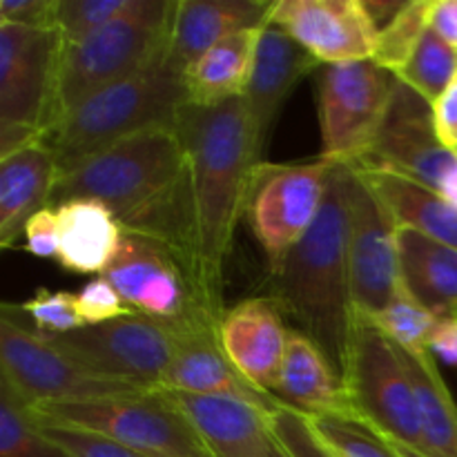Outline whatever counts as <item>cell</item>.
I'll list each match as a JSON object with an SVG mask.
<instances>
[{"instance_id": "cell-1", "label": "cell", "mask_w": 457, "mask_h": 457, "mask_svg": "<svg viewBox=\"0 0 457 457\" xmlns=\"http://www.w3.org/2000/svg\"><path fill=\"white\" fill-rule=\"evenodd\" d=\"M177 128L190 163L201 302L221 320L228 254L237 223L245 214L254 165L262 161L254 150L244 98L214 107L187 105Z\"/></svg>"}, {"instance_id": "cell-2", "label": "cell", "mask_w": 457, "mask_h": 457, "mask_svg": "<svg viewBox=\"0 0 457 457\" xmlns=\"http://www.w3.org/2000/svg\"><path fill=\"white\" fill-rule=\"evenodd\" d=\"M353 165L339 163L330 177L315 226L270 270V295L281 312L320 346L339 375H346L357 330L348 263Z\"/></svg>"}, {"instance_id": "cell-3", "label": "cell", "mask_w": 457, "mask_h": 457, "mask_svg": "<svg viewBox=\"0 0 457 457\" xmlns=\"http://www.w3.org/2000/svg\"><path fill=\"white\" fill-rule=\"evenodd\" d=\"M187 105L183 74L170 65L165 54L138 74L80 101L45 141L52 147L58 174H62L143 129L177 128Z\"/></svg>"}, {"instance_id": "cell-4", "label": "cell", "mask_w": 457, "mask_h": 457, "mask_svg": "<svg viewBox=\"0 0 457 457\" xmlns=\"http://www.w3.org/2000/svg\"><path fill=\"white\" fill-rule=\"evenodd\" d=\"M174 7L177 0H134L128 12L101 29L76 43H62L56 125L94 92L138 74L165 56L170 49Z\"/></svg>"}, {"instance_id": "cell-5", "label": "cell", "mask_w": 457, "mask_h": 457, "mask_svg": "<svg viewBox=\"0 0 457 457\" xmlns=\"http://www.w3.org/2000/svg\"><path fill=\"white\" fill-rule=\"evenodd\" d=\"M61 52L52 27L0 22V159L52 134Z\"/></svg>"}, {"instance_id": "cell-6", "label": "cell", "mask_w": 457, "mask_h": 457, "mask_svg": "<svg viewBox=\"0 0 457 457\" xmlns=\"http://www.w3.org/2000/svg\"><path fill=\"white\" fill-rule=\"evenodd\" d=\"M38 420L101 433L152 457H214L186 413L161 388L134 395L34 406Z\"/></svg>"}, {"instance_id": "cell-7", "label": "cell", "mask_w": 457, "mask_h": 457, "mask_svg": "<svg viewBox=\"0 0 457 457\" xmlns=\"http://www.w3.org/2000/svg\"><path fill=\"white\" fill-rule=\"evenodd\" d=\"M337 165L324 156L303 163L262 161L254 165L245 217L266 254L268 272L315 226Z\"/></svg>"}, {"instance_id": "cell-8", "label": "cell", "mask_w": 457, "mask_h": 457, "mask_svg": "<svg viewBox=\"0 0 457 457\" xmlns=\"http://www.w3.org/2000/svg\"><path fill=\"white\" fill-rule=\"evenodd\" d=\"M38 335L83 369L141 388L161 386V378L172 364L179 344L174 321L138 312L71 333L38 330Z\"/></svg>"}, {"instance_id": "cell-9", "label": "cell", "mask_w": 457, "mask_h": 457, "mask_svg": "<svg viewBox=\"0 0 457 457\" xmlns=\"http://www.w3.org/2000/svg\"><path fill=\"white\" fill-rule=\"evenodd\" d=\"M344 384L360 422L422 453V424L413 382L395 344L370 321L357 320Z\"/></svg>"}, {"instance_id": "cell-10", "label": "cell", "mask_w": 457, "mask_h": 457, "mask_svg": "<svg viewBox=\"0 0 457 457\" xmlns=\"http://www.w3.org/2000/svg\"><path fill=\"white\" fill-rule=\"evenodd\" d=\"M0 379L31 409L47 402L98 400L154 391L83 369L40 337L38 330L22 326L9 303H4L0 315Z\"/></svg>"}, {"instance_id": "cell-11", "label": "cell", "mask_w": 457, "mask_h": 457, "mask_svg": "<svg viewBox=\"0 0 457 457\" xmlns=\"http://www.w3.org/2000/svg\"><path fill=\"white\" fill-rule=\"evenodd\" d=\"M397 76L378 62L324 65L320 76V156L357 163L369 154L379 132Z\"/></svg>"}, {"instance_id": "cell-12", "label": "cell", "mask_w": 457, "mask_h": 457, "mask_svg": "<svg viewBox=\"0 0 457 457\" xmlns=\"http://www.w3.org/2000/svg\"><path fill=\"white\" fill-rule=\"evenodd\" d=\"M353 165L397 172L440 192L457 170V154L442 143L431 103L397 79L369 154Z\"/></svg>"}, {"instance_id": "cell-13", "label": "cell", "mask_w": 457, "mask_h": 457, "mask_svg": "<svg viewBox=\"0 0 457 457\" xmlns=\"http://www.w3.org/2000/svg\"><path fill=\"white\" fill-rule=\"evenodd\" d=\"M400 228L353 168L348 263L357 320L373 321L402 293Z\"/></svg>"}, {"instance_id": "cell-14", "label": "cell", "mask_w": 457, "mask_h": 457, "mask_svg": "<svg viewBox=\"0 0 457 457\" xmlns=\"http://www.w3.org/2000/svg\"><path fill=\"white\" fill-rule=\"evenodd\" d=\"M101 277L138 315L174 321L195 311H205L181 262L172 250L150 237L123 232L119 253Z\"/></svg>"}, {"instance_id": "cell-15", "label": "cell", "mask_w": 457, "mask_h": 457, "mask_svg": "<svg viewBox=\"0 0 457 457\" xmlns=\"http://www.w3.org/2000/svg\"><path fill=\"white\" fill-rule=\"evenodd\" d=\"M174 324L179 328L177 353L161 378L159 388L190 395L230 397L259 406L268 413L281 409L275 397L245 382L228 360L219 337L221 321L217 317L205 311H195L181 320H174Z\"/></svg>"}, {"instance_id": "cell-16", "label": "cell", "mask_w": 457, "mask_h": 457, "mask_svg": "<svg viewBox=\"0 0 457 457\" xmlns=\"http://www.w3.org/2000/svg\"><path fill=\"white\" fill-rule=\"evenodd\" d=\"M268 25L297 40L320 65L370 61L379 34L361 0H275Z\"/></svg>"}, {"instance_id": "cell-17", "label": "cell", "mask_w": 457, "mask_h": 457, "mask_svg": "<svg viewBox=\"0 0 457 457\" xmlns=\"http://www.w3.org/2000/svg\"><path fill=\"white\" fill-rule=\"evenodd\" d=\"M279 303L272 297H250L226 308L219 337L241 378L257 391L275 397L284 366L288 328Z\"/></svg>"}, {"instance_id": "cell-18", "label": "cell", "mask_w": 457, "mask_h": 457, "mask_svg": "<svg viewBox=\"0 0 457 457\" xmlns=\"http://www.w3.org/2000/svg\"><path fill=\"white\" fill-rule=\"evenodd\" d=\"M317 67H321L320 61L311 56L286 31L275 25L263 27L257 54H254L253 74H250L245 94L241 96L248 112L259 161H263V152L270 141L272 128H275L284 101L293 94L299 80Z\"/></svg>"}, {"instance_id": "cell-19", "label": "cell", "mask_w": 457, "mask_h": 457, "mask_svg": "<svg viewBox=\"0 0 457 457\" xmlns=\"http://www.w3.org/2000/svg\"><path fill=\"white\" fill-rule=\"evenodd\" d=\"M272 4L268 0H177L170 34L168 61L186 74L205 52L244 29L266 27Z\"/></svg>"}, {"instance_id": "cell-20", "label": "cell", "mask_w": 457, "mask_h": 457, "mask_svg": "<svg viewBox=\"0 0 457 457\" xmlns=\"http://www.w3.org/2000/svg\"><path fill=\"white\" fill-rule=\"evenodd\" d=\"M275 400L303 418L357 420L342 375L302 330L288 328L284 366Z\"/></svg>"}, {"instance_id": "cell-21", "label": "cell", "mask_w": 457, "mask_h": 457, "mask_svg": "<svg viewBox=\"0 0 457 457\" xmlns=\"http://www.w3.org/2000/svg\"><path fill=\"white\" fill-rule=\"evenodd\" d=\"M165 393L190 418L214 457H275L277 440L268 427V411L230 397Z\"/></svg>"}, {"instance_id": "cell-22", "label": "cell", "mask_w": 457, "mask_h": 457, "mask_svg": "<svg viewBox=\"0 0 457 457\" xmlns=\"http://www.w3.org/2000/svg\"><path fill=\"white\" fill-rule=\"evenodd\" d=\"M58 179L47 141H36L0 159V248L16 245L34 214L49 208Z\"/></svg>"}, {"instance_id": "cell-23", "label": "cell", "mask_w": 457, "mask_h": 457, "mask_svg": "<svg viewBox=\"0 0 457 457\" xmlns=\"http://www.w3.org/2000/svg\"><path fill=\"white\" fill-rule=\"evenodd\" d=\"M400 230H413L457 248V208L424 183L379 168L353 165Z\"/></svg>"}, {"instance_id": "cell-24", "label": "cell", "mask_w": 457, "mask_h": 457, "mask_svg": "<svg viewBox=\"0 0 457 457\" xmlns=\"http://www.w3.org/2000/svg\"><path fill=\"white\" fill-rule=\"evenodd\" d=\"M58 263L76 275H103L119 253L123 228L98 201H67L56 208Z\"/></svg>"}, {"instance_id": "cell-25", "label": "cell", "mask_w": 457, "mask_h": 457, "mask_svg": "<svg viewBox=\"0 0 457 457\" xmlns=\"http://www.w3.org/2000/svg\"><path fill=\"white\" fill-rule=\"evenodd\" d=\"M402 288L437 320H457V248L400 230Z\"/></svg>"}, {"instance_id": "cell-26", "label": "cell", "mask_w": 457, "mask_h": 457, "mask_svg": "<svg viewBox=\"0 0 457 457\" xmlns=\"http://www.w3.org/2000/svg\"><path fill=\"white\" fill-rule=\"evenodd\" d=\"M262 29L263 27H254L230 36L187 67L183 80L190 105L214 107L244 96Z\"/></svg>"}, {"instance_id": "cell-27", "label": "cell", "mask_w": 457, "mask_h": 457, "mask_svg": "<svg viewBox=\"0 0 457 457\" xmlns=\"http://www.w3.org/2000/svg\"><path fill=\"white\" fill-rule=\"evenodd\" d=\"M406 366L422 424V457H457V404L431 351L397 348Z\"/></svg>"}, {"instance_id": "cell-28", "label": "cell", "mask_w": 457, "mask_h": 457, "mask_svg": "<svg viewBox=\"0 0 457 457\" xmlns=\"http://www.w3.org/2000/svg\"><path fill=\"white\" fill-rule=\"evenodd\" d=\"M0 457H71L36 422L31 406L0 379Z\"/></svg>"}, {"instance_id": "cell-29", "label": "cell", "mask_w": 457, "mask_h": 457, "mask_svg": "<svg viewBox=\"0 0 457 457\" xmlns=\"http://www.w3.org/2000/svg\"><path fill=\"white\" fill-rule=\"evenodd\" d=\"M433 7L436 0H409V4L384 29H379L373 61L395 76L400 74L413 58L424 34L431 29Z\"/></svg>"}, {"instance_id": "cell-30", "label": "cell", "mask_w": 457, "mask_h": 457, "mask_svg": "<svg viewBox=\"0 0 457 457\" xmlns=\"http://www.w3.org/2000/svg\"><path fill=\"white\" fill-rule=\"evenodd\" d=\"M397 79L433 105L457 79V47L431 27Z\"/></svg>"}, {"instance_id": "cell-31", "label": "cell", "mask_w": 457, "mask_h": 457, "mask_svg": "<svg viewBox=\"0 0 457 457\" xmlns=\"http://www.w3.org/2000/svg\"><path fill=\"white\" fill-rule=\"evenodd\" d=\"M370 324L378 326L397 348L431 351V337L440 320L402 290Z\"/></svg>"}, {"instance_id": "cell-32", "label": "cell", "mask_w": 457, "mask_h": 457, "mask_svg": "<svg viewBox=\"0 0 457 457\" xmlns=\"http://www.w3.org/2000/svg\"><path fill=\"white\" fill-rule=\"evenodd\" d=\"M306 420L321 445L335 457H400L378 431L366 427L360 420H344L333 415Z\"/></svg>"}, {"instance_id": "cell-33", "label": "cell", "mask_w": 457, "mask_h": 457, "mask_svg": "<svg viewBox=\"0 0 457 457\" xmlns=\"http://www.w3.org/2000/svg\"><path fill=\"white\" fill-rule=\"evenodd\" d=\"M134 0H58L56 31L62 43H76L132 7Z\"/></svg>"}, {"instance_id": "cell-34", "label": "cell", "mask_w": 457, "mask_h": 457, "mask_svg": "<svg viewBox=\"0 0 457 457\" xmlns=\"http://www.w3.org/2000/svg\"><path fill=\"white\" fill-rule=\"evenodd\" d=\"M21 312L45 333H71L87 326L80 315L76 293H52L43 288L21 303Z\"/></svg>"}, {"instance_id": "cell-35", "label": "cell", "mask_w": 457, "mask_h": 457, "mask_svg": "<svg viewBox=\"0 0 457 457\" xmlns=\"http://www.w3.org/2000/svg\"><path fill=\"white\" fill-rule=\"evenodd\" d=\"M36 418V415H34ZM45 436L52 437L58 446L67 451L71 457H152L141 453V451L132 449L128 445L112 440V437L101 436V433L85 431V428L65 427V424L45 422V420L36 418Z\"/></svg>"}, {"instance_id": "cell-36", "label": "cell", "mask_w": 457, "mask_h": 457, "mask_svg": "<svg viewBox=\"0 0 457 457\" xmlns=\"http://www.w3.org/2000/svg\"><path fill=\"white\" fill-rule=\"evenodd\" d=\"M268 427L288 457H335L321 445L308 420L286 406L268 413Z\"/></svg>"}, {"instance_id": "cell-37", "label": "cell", "mask_w": 457, "mask_h": 457, "mask_svg": "<svg viewBox=\"0 0 457 457\" xmlns=\"http://www.w3.org/2000/svg\"><path fill=\"white\" fill-rule=\"evenodd\" d=\"M76 297H79L80 315H83L87 326L105 324V321L134 315L132 308L123 302V297L116 293V288L105 277H96V279L87 281L83 290L76 293Z\"/></svg>"}, {"instance_id": "cell-38", "label": "cell", "mask_w": 457, "mask_h": 457, "mask_svg": "<svg viewBox=\"0 0 457 457\" xmlns=\"http://www.w3.org/2000/svg\"><path fill=\"white\" fill-rule=\"evenodd\" d=\"M58 217L56 208H45L27 221L25 226V250L34 257L54 259L58 257Z\"/></svg>"}, {"instance_id": "cell-39", "label": "cell", "mask_w": 457, "mask_h": 457, "mask_svg": "<svg viewBox=\"0 0 457 457\" xmlns=\"http://www.w3.org/2000/svg\"><path fill=\"white\" fill-rule=\"evenodd\" d=\"M58 0H0V22L56 29Z\"/></svg>"}, {"instance_id": "cell-40", "label": "cell", "mask_w": 457, "mask_h": 457, "mask_svg": "<svg viewBox=\"0 0 457 457\" xmlns=\"http://www.w3.org/2000/svg\"><path fill=\"white\" fill-rule=\"evenodd\" d=\"M433 116H436V128L442 143L451 150L457 147V79L451 87L433 103Z\"/></svg>"}, {"instance_id": "cell-41", "label": "cell", "mask_w": 457, "mask_h": 457, "mask_svg": "<svg viewBox=\"0 0 457 457\" xmlns=\"http://www.w3.org/2000/svg\"><path fill=\"white\" fill-rule=\"evenodd\" d=\"M431 353L457 366V320H440L431 337Z\"/></svg>"}, {"instance_id": "cell-42", "label": "cell", "mask_w": 457, "mask_h": 457, "mask_svg": "<svg viewBox=\"0 0 457 457\" xmlns=\"http://www.w3.org/2000/svg\"><path fill=\"white\" fill-rule=\"evenodd\" d=\"M431 27L457 47V0H436Z\"/></svg>"}, {"instance_id": "cell-43", "label": "cell", "mask_w": 457, "mask_h": 457, "mask_svg": "<svg viewBox=\"0 0 457 457\" xmlns=\"http://www.w3.org/2000/svg\"><path fill=\"white\" fill-rule=\"evenodd\" d=\"M361 4H364L366 13H369V18L379 31L409 4V0H361Z\"/></svg>"}, {"instance_id": "cell-44", "label": "cell", "mask_w": 457, "mask_h": 457, "mask_svg": "<svg viewBox=\"0 0 457 457\" xmlns=\"http://www.w3.org/2000/svg\"><path fill=\"white\" fill-rule=\"evenodd\" d=\"M382 437H384V436H382ZM384 440H386L388 445L393 446V451H395V453L400 455V457H422V455L418 453V451H413V449H411V446H406V445H400V442H393V440H388V437H384Z\"/></svg>"}, {"instance_id": "cell-45", "label": "cell", "mask_w": 457, "mask_h": 457, "mask_svg": "<svg viewBox=\"0 0 457 457\" xmlns=\"http://www.w3.org/2000/svg\"><path fill=\"white\" fill-rule=\"evenodd\" d=\"M275 457H288V455H286V453H284V449H281V446H279V445H277V451H275Z\"/></svg>"}, {"instance_id": "cell-46", "label": "cell", "mask_w": 457, "mask_h": 457, "mask_svg": "<svg viewBox=\"0 0 457 457\" xmlns=\"http://www.w3.org/2000/svg\"><path fill=\"white\" fill-rule=\"evenodd\" d=\"M453 152H455V154H457V147H455V150H453Z\"/></svg>"}]
</instances>
